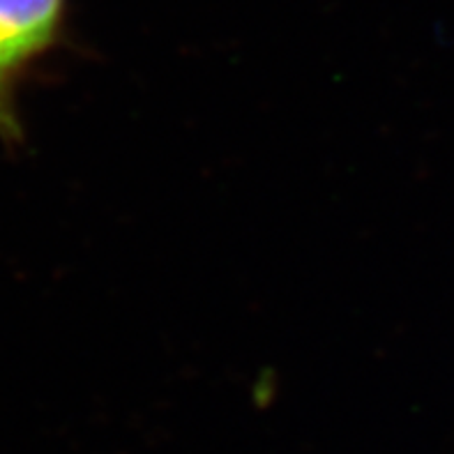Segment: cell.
I'll list each match as a JSON object with an SVG mask.
<instances>
[{
    "mask_svg": "<svg viewBox=\"0 0 454 454\" xmlns=\"http://www.w3.org/2000/svg\"><path fill=\"white\" fill-rule=\"evenodd\" d=\"M69 46V0H0V141L23 144L19 88L44 58Z\"/></svg>",
    "mask_w": 454,
    "mask_h": 454,
    "instance_id": "obj_1",
    "label": "cell"
}]
</instances>
